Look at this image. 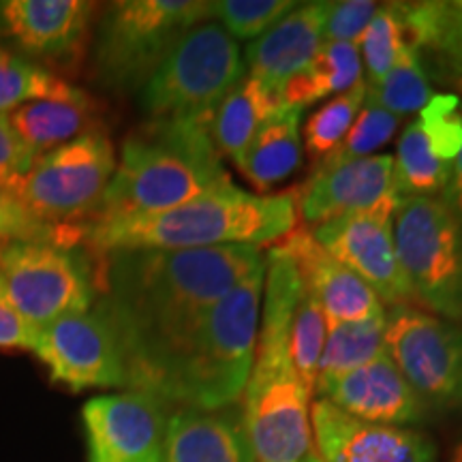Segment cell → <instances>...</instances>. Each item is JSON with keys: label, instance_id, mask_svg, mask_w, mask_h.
Listing matches in <instances>:
<instances>
[{"label": "cell", "instance_id": "1", "mask_svg": "<svg viewBox=\"0 0 462 462\" xmlns=\"http://www.w3.org/2000/svg\"><path fill=\"white\" fill-rule=\"evenodd\" d=\"M263 268L255 246L106 253L97 304L123 345L126 388L142 390L206 310Z\"/></svg>", "mask_w": 462, "mask_h": 462}, {"label": "cell", "instance_id": "2", "mask_svg": "<svg viewBox=\"0 0 462 462\" xmlns=\"http://www.w3.org/2000/svg\"><path fill=\"white\" fill-rule=\"evenodd\" d=\"M296 225V199L289 195L215 189L157 215L97 221L84 227L90 251H189L215 246H262L279 242Z\"/></svg>", "mask_w": 462, "mask_h": 462}, {"label": "cell", "instance_id": "3", "mask_svg": "<svg viewBox=\"0 0 462 462\" xmlns=\"http://www.w3.org/2000/svg\"><path fill=\"white\" fill-rule=\"evenodd\" d=\"M263 274L246 276L212 304L140 392L204 411L240 402L255 362Z\"/></svg>", "mask_w": 462, "mask_h": 462}, {"label": "cell", "instance_id": "4", "mask_svg": "<svg viewBox=\"0 0 462 462\" xmlns=\"http://www.w3.org/2000/svg\"><path fill=\"white\" fill-rule=\"evenodd\" d=\"M206 118L148 120L133 131L92 223L157 215L231 184Z\"/></svg>", "mask_w": 462, "mask_h": 462}, {"label": "cell", "instance_id": "5", "mask_svg": "<svg viewBox=\"0 0 462 462\" xmlns=\"http://www.w3.org/2000/svg\"><path fill=\"white\" fill-rule=\"evenodd\" d=\"M212 17L208 0H118L103 11L95 34V75L116 92L142 90L170 51Z\"/></svg>", "mask_w": 462, "mask_h": 462}, {"label": "cell", "instance_id": "6", "mask_svg": "<svg viewBox=\"0 0 462 462\" xmlns=\"http://www.w3.org/2000/svg\"><path fill=\"white\" fill-rule=\"evenodd\" d=\"M309 401V390L289 360L287 334H257L242 404L255 462H321Z\"/></svg>", "mask_w": 462, "mask_h": 462}, {"label": "cell", "instance_id": "7", "mask_svg": "<svg viewBox=\"0 0 462 462\" xmlns=\"http://www.w3.org/2000/svg\"><path fill=\"white\" fill-rule=\"evenodd\" d=\"M99 270L84 245L0 242V285L32 328L90 310L101 293Z\"/></svg>", "mask_w": 462, "mask_h": 462}, {"label": "cell", "instance_id": "8", "mask_svg": "<svg viewBox=\"0 0 462 462\" xmlns=\"http://www.w3.org/2000/svg\"><path fill=\"white\" fill-rule=\"evenodd\" d=\"M240 45L218 22H199L140 90L150 120L206 118L245 79Z\"/></svg>", "mask_w": 462, "mask_h": 462}, {"label": "cell", "instance_id": "9", "mask_svg": "<svg viewBox=\"0 0 462 462\" xmlns=\"http://www.w3.org/2000/svg\"><path fill=\"white\" fill-rule=\"evenodd\" d=\"M394 242L415 302L462 326V225L452 212L439 198L402 199Z\"/></svg>", "mask_w": 462, "mask_h": 462}, {"label": "cell", "instance_id": "10", "mask_svg": "<svg viewBox=\"0 0 462 462\" xmlns=\"http://www.w3.org/2000/svg\"><path fill=\"white\" fill-rule=\"evenodd\" d=\"M116 163L106 133H88L34 159L9 190L43 221L86 227L99 217Z\"/></svg>", "mask_w": 462, "mask_h": 462}, {"label": "cell", "instance_id": "11", "mask_svg": "<svg viewBox=\"0 0 462 462\" xmlns=\"http://www.w3.org/2000/svg\"><path fill=\"white\" fill-rule=\"evenodd\" d=\"M385 351L429 411H462V326L413 309L392 306Z\"/></svg>", "mask_w": 462, "mask_h": 462}, {"label": "cell", "instance_id": "12", "mask_svg": "<svg viewBox=\"0 0 462 462\" xmlns=\"http://www.w3.org/2000/svg\"><path fill=\"white\" fill-rule=\"evenodd\" d=\"M32 354L48 368L51 383L71 392L129 385L123 345L99 304L37 328Z\"/></svg>", "mask_w": 462, "mask_h": 462}, {"label": "cell", "instance_id": "13", "mask_svg": "<svg viewBox=\"0 0 462 462\" xmlns=\"http://www.w3.org/2000/svg\"><path fill=\"white\" fill-rule=\"evenodd\" d=\"M401 199L390 195L371 210L317 225L313 238L392 306L411 302V289L396 255L394 217Z\"/></svg>", "mask_w": 462, "mask_h": 462}, {"label": "cell", "instance_id": "14", "mask_svg": "<svg viewBox=\"0 0 462 462\" xmlns=\"http://www.w3.org/2000/svg\"><path fill=\"white\" fill-rule=\"evenodd\" d=\"M95 9L86 0H0V45L48 71H73L86 54Z\"/></svg>", "mask_w": 462, "mask_h": 462}, {"label": "cell", "instance_id": "15", "mask_svg": "<svg viewBox=\"0 0 462 462\" xmlns=\"http://www.w3.org/2000/svg\"><path fill=\"white\" fill-rule=\"evenodd\" d=\"M170 404L140 390L90 398L82 407L88 462L163 460Z\"/></svg>", "mask_w": 462, "mask_h": 462}, {"label": "cell", "instance_id": "16", "mask_svg": "<svg viewBox=\"0 0 462 462\" xmlns=\"http://www.w3.org/2000/svg\"><path fill=\"white\" fill-rule=\"evenodd\" d=\"M310 421L323 462H437L435 441L424 432L368 424L321 398L310 409Z\"/></svg>", "mask_w": 462, "mask_h": 462}, {"label": "cell", "instance_id": "17", "mask_svg": "<svg viewBox=\"0 0 462 462\" xmlns=\"http://www.w3.org/2000/svg\"><path fill=\"white\" fill-rule=\"evenodd\" d=\"M315 394L368 424L402 429L404 424H420L430 415L388 354L338 377L317 381Z\"/></svg>", "mask_w": 462, "mask_h": 462}, {"label": "cell", "instance_id": "18", "mask_svg": "<svg viewBox=\"0 0 462 462\" xmlns=\"http://www.w3.org/2000/svg\"><path fill=\"white\" fill-rule=\"evenodd\" d=\"M276 246L296 263L300 279L321 304L328 323L368 319L383 310V302L377 293L349 268L337 262L310 231H291Z\"/></svg>", "mask_w": 462, "mask_h": 462}, {"label": "cell", "instance_id": "19", "mask_svg": "<svg viewBox=\"0 0 462 462\" xmlns=\"http://www.w3.org/2000/svg\"><path fill=\"white\" fill-rule=\"evenodd\" d=\"M394 157L377 154L349 161V163L315 170L300 198V210L309 225H321L332 218L371 210L392 190Z\"/></svg>", "mask_w": 462, "mask_h": 462}, {"label": "cell", "instance_id": "20", "mask_svg": "<svg viewBox=\"0 0 462 462\" xmlns=\"http://www.w3.org/2000/svg\"><path fill=\"white\" fill-rule=\"evenodd\" d=\"M330 3L296 5L282 20L248 43L245 54L246 73L265 88L279 92L289 79L313 60L323 45V22Z\"/></svg>", "mask_w": 462, "mask_h": 462}, {"label": "cell", "instance_id": "21", "mask_svg": "<svg viewBox=\"0 0 462 462\" xmlns=\"http://www.w3.org/2000/svg\"><path fill=\"white\" fill-rule=\"evenodd\" d=\"M161 462H255L240 404L170 413Z\"/></svg>", "mask_w": 462, "mask_h": 462}, {"label": "cell", "instance_id": "22", "mask_svg": "<svg viewBox=\"0 0 462 462\" xmlns=\"http://www.w3.org/2000/svg\"><path fill=\"white\" fill-rule=\"evenodd\" d=\"M402 39L426 78L462 90V9L458 3H396Z\"/></svg>", "mask_w": 462, "mask_h": 462}, {"label": "cell", "instance_id": "23", "mask_svg": "<svg viewBox=\"0 0 462 462\" xmlns=\"http://www.w3.org/2000/svg\"><path fill=\"white\" fill-rule=\"evenodd\" d=\"M103 109L88 92L73 99H42L15 107L7 120L34 157L101 129Z\"/></svg>", "mask_w": 462, "mask_h": 462}, {"label": "cell", "instance_id": "24", "mask_svg": "<svg viewBox=\"0 0 462 462\" xmlns=\"http://www.w3.org/2000/svg\"><path fill=\"white\" fill-rule=\"evenodd\" d=\"M300 107H285L270 116L259 126L245 152L234 161L240 171L255 184L257 189L268 190L274 184L287 180L302 161V140H300Z\"/></svg>", "mask_w": 462, "mask_h": 462}, {"label": "cell", "instance_id": "25", "mask_svg": "<svg viewBox=\"0 0 462 462\" xmlns=\"http://www.w3.org/2000/svg\"><path fill=\"white\" fill-rule=\"evenodd\" d=\"M281 109L285 106L279 92L268 90L257 79L245 78L208 116L206 129L217 152L236 161L251 143L259 126Z\"/></svg>", "mask_w": 462, "mask_h": 462}, {"label": "cell", "instance_id": "26", "mask_svg": "<svg viewBox=\"0 0 462 462\" xmlns=\"http://www.w3.org/2000/svg\"><path fill=\"white\" fill-rule=\"evenodd\" d=\"M360 79L362 58L356 43H323L313 60L282 86V106L304 109L330 95H343Z\"/></svg>", "mask_w": 462, "mask_h": 462}, {"label": "cell", "instance_id": "27", "mask_svg": "<svg viewBox=\"0 0 462 462\" xmlns=\"http://www.w3.org/2000/svg\"><path fill=\"white\" fill-rule=\"evenodd\" d=\"M385 328L388 310H379L368 319L328 323L317 381L360 368L364 364L385 356Z\"/></svg>", "mask_w": 462, "mask_h": 462}, {"label": "cell", "instance_id": "28", "mask_svg": "<svg viewBox=\"0 0 462 462\" xmlns=\"http://www.w3.org/2000/svg\"><path fill=\"white\" fill-rule=\"evenodd\" d=\"M454 163L437 159L418 120L407 125L398 140L392 190L398 199L437 198L449 180Z\"/></svg>", "mask_w": 462, "mask_h": 462}, {"label": "cell", "instance_id": "29", "mask_svg": "<svg viewBox=\"0 0 462 462\" xmlns=\"http://www.w3.org/2000/svg\"><path fill=\"white\" fill-rule=\"evenodd\" d=\"M82 88L0 45V116L42 99H73Z\"/></svg>", "mask_w": 462, "mask_h": 462}, {"label": "cell", "instance_id": "30", "mask_svg": "<svg viewBox=\"0 0 462 462\" xmlns=\"http://www.w3.org/2000/svg\"><path fill=\"white\" fill-rule=\"evenodd\" d=\"M328 321L321 304L309 289H302L298 306L289 323V360L302 385L313 396L323 343H326Z\"/></svg>", "mask_w": 462, "mask_h": 462}, {"label": "cell", "instance_id": "31", "mask_svg": "<svg viewBox=\"0 0 462 462\" xmlns=\"http://www.w3.org/2000/svg\"><path fill=\"white\" fill-rule=\"evenodd\" d=\"M430 97L432 88L418 56L411 48L404 45L390 73L377 86H366V101L364 103L377 106L394 116H402L418 112L430 101Z\"/></svg>", "mask_w": 462, "mask_h": 462}, {"label": "cell", "instance_id": "32", "mask_svg": "<svg viewBox=\"0 0 462 462\" xmlns=\"http://www.w3.org/2000/svg\"><path fill=\"white\" fill-rule=\"evenodd\" d=\"M364 101H366V82L360 79L354 88L334 97L330 103L317 109L306 120L304 146L310 159L317 161V165L343 142V137L349 133L351 125L356 123L357 114L364 107Z\"/></svg>", "mask_w": 462, "mask_h": 462}, {"label": "cell", "instance_id": "33", "mask_svg": "<svg viewBox=\"0 0 462 462\" xmlns=\"http://www.w3.org/2000/svg\"><path fill=\"white\" fill-rule=\"evenodd\" d=\"M402 48V22L396 3L379 5L371 24L357 42V51L366 69V86H377L390 73Z\"/></svg>", "mask_w": 462, "mask_h": 462}, {"label": "cell", "instance_id": "34", "mask_svg": "<svg viewBox=\"0 0 462 462\" xmlns=\"http://www.w3.org/2000/svg\"><path fill=\"white\" fill-rule=\"evenodd\" d=\"M0 242H54L84 245V227H62L43 221L9 189L0 187Z\"/></svg>", "mask_w": 462, "mask_h": 462}, {"label": "cell", "instance_id": "35", "mask_svg": "<svg viewBox=\"0 0 462 462\" xmlns=\"http://www.w3.org/2000/svg\"><path fill=\"white\" fill-rule=\"evenodd\" d=\"M398 129V116L385 112L377 106L364 103V109L357 114L356 123L343 137V142L317 165V170H330V167L349 163V161L371 157L374 148L383 146L392 140Z\"/></svg>", "mask_w": 462, "mask_h": 462}, {"label": "cell", "instance_id": "36", "mask_svg": "<svg viewBox=\"0 0 462 462\" xmlns=\"http://www.w3.org/2000/svg\"><path fill=\"white\" fill-rule=\"evenodd\" d=\"M293 7L291 0H218L212 3V17H218V24L234 39H255Z\"/></svg>", "mask_w": 462, "mask_h": 462}, {"label": "cell", "instance_id": "37", "mask_svg": "<svg viewBox=\"0 0 462 462\" xmlns=\"http://www.w3.org/2000/svg\"><path fill=\"white\" fill-rule=\"evenodd\" d=\"M418 123L437 159L454 163L462 150V101L456 95H432Z\"/></svg>", "mask_w": 462, "mask_h": 462}, {"label": "cell", "instance_id": "38", "mask_svg": "<svg viewBox=\"0 0 462 462\" xmlns=\"http://www.w3.org/2000/svg\"><path fill=\"white\" fill-rule=\"evenodd\" d=\"M379 5L371 0H340L330 3L323 22V43H356L371 24Z\"/></svg>", "mask_w": 462, "mask_h": 462}, {"label": "cell", "instance_id": "39", "mask_svg": "<svg viewBox=\"0 0 462 462\" xmlns=\"http://www.w3.org/2000/svg\"><path fill=\"white\" fill-rule=\"evenodd\" d=\"M34 159L37 157L11 129L7 114L0 116V187L9 189L15 180H20L31 170Z\"/></svg>", "mask_w": 462, "mask_h": 462}, {"label": "cell", "instance_id": "40", "mask_svg": "<svg viewBox=\"0 0 462 462\" xmlns=\"http://www.w3.org/2000/svg\"><path fill=\"white\" fill-rule=\"evenodd\" d=\"M34 338H37V328L22 319L0 285V349L32 351Z\"/></svg>", "mask_w": 462, "mask_h": 462}, {"label": "cell", "instance_id": "41", "mask_svg": "<svg viewBox=\"0 0 462 462\" xmlns=\"http://www.w3.org/2000/svg\"><path fill=\"white\" fill-rule=\"evenodd\" d=\"M439 199H441L443 206L452 212L456 221L462 225V150L454 161L449 180L446 184V189H443V193L439 195Z\"/></svg>", "mask_w": 462, "mask_h": 462}, {"label": "cell", "instance_id": "42", "mask_svg": "<svg viewBox=\"0 0 462 462\" xmlns=\"http://www.w3.org/2000/svg\"><path fill=\"white\" fill-rule=\"evenodd\" d=\"M449 462H462V441L458 443V446L454 448V452H452V460Z\"/></svg>", "mask_w": 462, "mask_h": 462}, {"label": "cell", "instance_id": "43", "mask_svg": "<svg viewBox=\"0 0 462 462\" xmlns=\"http://www.w3.org/2000/svg\"><path fill=\"white\" fill-rule=\"evenodd\" d=\"M458 5H460V9H462V0H460V3H458Z\"/></svg>", "mask_w": 462, "mask_h": 462}, {"label": "cell", "instance_id": "44", "mask_svg": "<svg viewBox=\"0 0 462 462\" xmlns=\"http://www.w3.org/2000/svg\"><path fill=\"white\" fill-rule=\"evenodd\" d=\"M321 462H323V460H321Z\"/></svg>", "mask_w": 462, "mask_h": 462}]
</instances>
